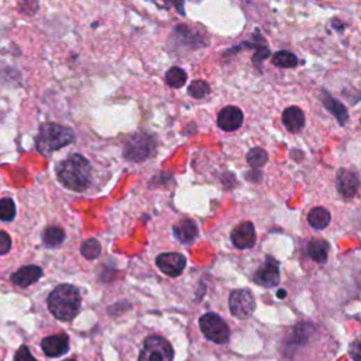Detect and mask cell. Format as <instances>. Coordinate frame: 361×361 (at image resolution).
Returning a JSON list of instances; mask_svg holds the SVG:
<instances>
[{
  "mask_svg": "<svg viewBox=\"0 0 361 361\" xmlns=\"http://www.w3.org/2000/svg\"><path fill=\"white\" fill-rule=\"evenodd\" d=\"M56 175L66 188L74 192H84L91 185L92 168L84 155L74 154L56 167Z\"/></svg>",
  "mask_w": 361,
  "mask_h": 361,
  "instance_id": "1",
  "label": "cell"
},
{
  "mask_svg": "<svg viewBox=\"0 0 361 361\" xmlns=\"http://www.w3.org/2000/svg\"><path fill=\"white\" fill-rule=\"evenodd\" d=\"M49 312L63 322L75 319L81 309V293L78 288L70 284L58 285L48 296Z\"/></svg>",
  "mask_w": 361,
  "mask_h": 361,
  "instance_id": "2",
  "label": "cell"
},
{
  "mask_svg": "<svg viewBox=\"0 0 361 361\" xmlns=\"http://www.w3.org/2000/svg\"><path fill=\"white\" fill-rule=\"evenodd\" d=\"M75 139L74 132L70 128L45 123L40 128L38 136L36 139V147L41 154H51L59 148L71 144Z\"/></svg>",
  "mask_w": 361,
  "mask_h": 361,
  "instance_id": "3",
  "label": "cell"
},
{
  "mask_svg": "<svg viewBox=\"0 0 361 361\" xmlns=\"http://www.w3.org/2000/svg\"><path fill=\"white\" fill-rule=\"evenodd\" d=\"M174 348L168 340L160 336H150L144 341L139 361H172Z\"/></svg>",
  "mask_w": 361,
  "mask_h": 361,
  "instance_id": "4",
  "label": "cell"
},
{
  "mask_svg": "<svg viewBox=\"0 0 361 361\" xmlns=\"http://www.w3.org/2000/svg\"><path fill=\"white\" fill-rule=\"evenodd\" d=\"M199 326L205 337L213 343L223 344L229 340L230 330L226 322L216 314H206L201 318Z\"/></svg>",
  "mask_w": 361,
  "mask_h": 361,
  "instance_id": "5",
  "label": "cell"
},
{
  "mask_svg": "<svg viewBox=\"0 0 361 361\" xmlns=\"http://www.w3.org/2000/svg\"><path fill=\"white\" fill-rule=\"evenodd\" d=\"M231 315L238 319H247L254 314L256 299L249 289H236L229 299Z\"/></svg>",
  "mask_w": 361,
  "mask_h": 361,
  "instance_id": "6",
  "label": "cell"
},
{
  "mask_svg": "<svg viewBox=\"0 0 361 361\" xmlns=\"http://www.w3.org/2000/svg\"><path fill=\"white\" fill-rule=\"evenodd\" d=\"M155 151V141L148 135H136L133 136L126 147L123 154L128 160L132 161H144L151 157Z\"/></svg>",
  "mask_w": 361,
  "mask_h": 361,
  "instance_id": "7",
  "label": "cell"
},
{
  "mask_svg": "<svg viewBox=\"0 0 361 361\" xmlns=\"http://www.w3.org/2000/svg\"><path fill=\"white\" fill-rule=\"evenodd\" d=\"M231 243L238 250H247L256 245V230L253 223L243 222L231 231Z\"/></svg>",
  "mask_w": 361,
  "mask_h": 361,
  "instance_id": "8",
  "label": "cell"
},
{
  "mask_svg": "<svg viewBox=\"0 0 361 361\" xmlns=\"http://www.w3.org/2000/svg\"><path fill=\"white\" fill-rule=\"evenodd\" d=\"M158 268L168 277H178L187 267V259L179 253H164L157 257Z\"/></svg>",
  "mask_w": 361,
  "mask_h": 361,
  "instance_id": "9",
  "label": "cell"
},
{
  "mask_svg": "<svg viewBox=\"0 0 361 361\" xmlns=\"http://www.w3.org/2000/svg\"><path fill=\"white\" fill-rule=\"evenodd\" d=\"M254 281L266 288L277 286L279 282V264L274 259H267V261L256 271Z\"/></svg>",
  "mask_w": 361,
  "mask_h": 361,
  "instance_id": "10",
  "label": "cell"
},
{
  "mask_svg": "<svg viewBox=\"0 0 361 361\" xmlns=\"http://www.w3.org/2000/svg\"><path fill=\"white\" fill-rule=\"evenodd\" d=\"M41 348L48 357H59L68 353L70 350V337L66 333H59L43 339Z\"/></svg>",
  "mask_w": 361,
  "mask_h": 361,
  "instance_id": "11",
  "label": "cell"
},
{
  "mask_svg": "<svg viewBox=\"0 0 361 361\" xmlns=\"http://www.w3.org/2000/svg\"><path fill=\"white\" fill-rule=\"evenodd\" d=\"M243 120H245V116L242 110L234 106H227L222 109V112L219 113L217 125L224 132H234L243 125Z\"/></svg>",
  "mask_w": 361,
  "mask_h": 361,
  "instance_id": "12",
  "label": "cell"
},
{
  "mask_svg": "<svg viewBox=\"0 0 361 361\" xmlns=\"http://www.w3.org/2000/svg\"><path fill=\"white\" fill-rule=\"evenodd\" d=\"M336 185H337V191L346 197V198H351L357 194L358 191V176L355 172H353L351 169H346L341 168L337 172V178H336Z\"/></svg>",
  "mask_w": 361,
  "mask_h": 361,
  "instance_id": "13",
  "label": "cell"
},
{
  "mask_svg": "<svg viewBox=\"0 0 361 361\" xmlns=\"http://www.w3.org/2000/svg\"><path fill=\"white\" fill-rule=\"evenodd\" d=\"M174 236L176 237L178 242L184 245H191L198 237V227L194 220L184 219L174 226Z\"/></svg>",
  "mask_w": 361,
  "mask_h": 361,
  "instance_id": "14",
  "label": "cell"
},
{
  "mask_svg": "<svg viewBox=\"0 0 361 361\" xmlns=\"http://www.w3.org/2000/svg\"><path fill=\"white\" fill-rule=\"evenodd\" d=\"M43 277V270L37 266H26L12 275V282L20 288H27Z\"/></svg>",
  "mask_w": 361,
  "mask_h": 361,
  "instance_id": "15",
  "label": "cell"
},
{
  "mask_svg": "<svg viewBox=\"0 0 361 361\" xmlns=\"http://www.w3.org/2000/svg\"><path fill=\"white\" fill-rule=\"evenodd\" d=\"M282 123L291 133H299L305 126V114L296 106L288 107L282 113Z\"/></svg>",
  "mask_w": 361,
  "mask_h": 361,
  "instance_id": "16",
  "label": "cell"
},
{
  "mask_svg": "<svg viewBox=\"0 0 361 361\" xmlns=\"http://www.w3.org/2000/svg\"><path fill=\"white\" fill-rule=\"evenodd\" d=\"M330 220H332V216H330V212L322 206H318V208H314L309 215H308V222L309 224L316 229V230H323L326 229L329 224H330Z\"/></svg>",
  "mask_w": 361,
  "mask_h": 361,
  "instance_id": "17",
  "label": "cell"
},
{
  "mask_svg": "<svg viewBox=\"0 0 361 361\" xmlns=\"http://www.w3.org/2000/svg\"><path fill=\"white\" fill-rule=\"evenodd\" d=\"M308 254L316 263H326L329 256V243L325 240H312L308 245Z\"/></svg>",
  "mask_w": 361,
  "mask_h": 361,
  "instance_id": "18",
  "label": "cell"
},
{
  "mask_svg": "<svg viewBox=\"0 0 361 361\" xmlns=\"http://www.w3.org/2000/svg\"><path fill=\"white\" fill-rule=\"evenodd\" d=\"M323 105L326 109H329L335 114V117L339 120L340 125H344L347 122L348 120L347 109L340 102H337L335 98H332L329 93L323 95Z\"/></svg>",
  "mask_w": 361,
  "mask_h": 361,
  "instance_id": "19",
  "label": "cell"
},
{
  "mask_svg": "<svg viewBox=\"0 0 361 361\" xmlns=\"http://www.w3.org/2000/svg\"><path fill=\"white\" fill-rule=\"evenodd\" d=\"M64 240H66V231L58 226L47 227L44 231V236H43V242L48 247H56L61 245Z\"/></svg>",
  "mask_w": 361,
  "mask_h": 361,
  "instance_id": "20",
  "label": "cell"
},
{
  "mask_svg": "<svg viewBox=\"0 0 361 361\" xmlns=\"http://www.w3.org/2000/svg\"><path fill=\"white\" fill-rule=\"evenodd\" d=\"M187 79H188L187 72L183 68H179V67H172L165 74L167 85L171 86V88H175V89L184 86Z\"/></svg>",
  "mask_w": 361,
  "mask_h": 361,
  "instance_id": "21",
  "label": "cell"
},
{
  "mask_svg": "<svg viewBox=\"0 0 361 361\" xmlns=\"http://www.w3.org/2000/svg\"><path fill=\"white\" fill-rule=\"evenodd\" d=\"M272 64L279 68H295L298 66V58L291 51H278L272 55Z\"/></svg>",
  "mask_w": 361,
  "mask_h": 361,
  "instance_id": "22",
  "label": "cell"
},
{
  "mask_svg": "<svg viewBox=\"0 0 361 361\" xmlns=\"http://www.w3.org/2000/svg\"><path fill=\"white\" fill-rule=\"evenodd\" d=\"M100 252H102V247H100V243L98 242L96 238H89V240H86V242H84L82 246H81V253L88 260L98 259L100 256Z\"/></svg>",
  "mask_w": 361,
  "mask_h": 361,
  "instance_id": "23",
  "label": "cell"
},
{
  "mask_svg": "<svg viewBox=\"0 0 361 361\" xmlns=\"http://www.w3.org/2000/svg\"><path fill=\"white\" fill-rule=\"evenodd\" d=\"M268 161V154L266 150L260 148V147H256V148H252L247 154V162L253 167V168H261L267 164Z\"/></svg>",
  "mask_w": 361,
  "mask_h": 361,
  "instance_id": "24",
  "label": "cell"
},
{
  "mask_svg": "<svg viewBox=\"0 0 361 361\" xmlns=\"http://www.w3.org/2000/svg\"><path fill=\"white\" fill-rule=\"evenodd\" d=\"M16 216V205L10 198L0 201V219L5 222L13 220Z\"/></svg>",
  "mask_w": 361,
  "mask_h": 361,
  "instance_id": "25",
  "label": "cell"
},
{
  "mask_svg": "<svg viewBox=\"0 0 361 361\" xmlns=\"http://www.w3.org/2000/svg\"><path fill=\"white\" fill-rule=\"evenodd\" d=\"M209 91H210L209 85H208L205 81H201V79L194 81V82L191 84V86H190V95H191L192 98H195V99H202V98H205V96L209 93Z\"/></svg>",
  "mask_w": 361,
  "mask_h": 361,
  "instance_id": "26",
  "label": "cell"
},
{
  "mask_svg": "<svg viewBox=\"0 0 361 361\" xmlns=\"http://www.w3.org/2000/svg\"><path fill=\"white\" fill-rule=\"evenodd\" d=\"M15 361H37L27 346H22L15 355Z\"/></svg>",
  "mask_w": 361,
  "mask_h": 361,
  "instance_id": "27",
  "label": "cell"
},
{
  "mask_svg": "<svg viewBox=\"0 0 361 361\" xmlns=\"http://www.w3.org/2000/svg\"><path fill=\"white\" fill-rule=\"evenodd\" d=\"M10 247H12L10 236L8 233H5V231H0V256L9 253Z\"/></svg>",
  "mask_w": 361,
  "mask_h": 361,
  "instance_id": "28",
  "label": "cell"
},
{
  "mask_svg": "<svg viewBox=\"0 0 361 361\" xmlns=\"http://www.w3.org/2000/svg\"><path fill=\"white\" fill-rule=\"evenodd\" d=\"M360 341L355 340L354 344L350 347V355L354 358V361H360V355H361V350H360Z\"/></svg>",
  "mask_w": 361,
  "mask_h": 361,
  "instance_id": "29",
  "label": "cell"
},
{
  "mask_svg": "<svg viewBox=\"0 0 361 361\" xmlns=\"http://www.w3.org/2000/svg\"><path fill=\"white\" fill-rule=\"evenodd\" d=\"M285 296V291H279L278 292V298H284Z\"/></svg>",
  "mask_w": 361,
  "mask_h": 361,
  "instance_id": "30",
  "label": "cell"
},
{
  "mask_svg": "<svg viewBox=\"0 0 361 361\" xmlns=\"http://www.w3.org/2000/svg\"><path fill=\"white\" fill-rule=\"evenodd\" d=\"M67 361H75V360H67Z\"/></svg>",
  "mask_w": 361,
  "mask_h": 361,
  "instance_id": "31",
  "label": "cell"
}]
</instances>
